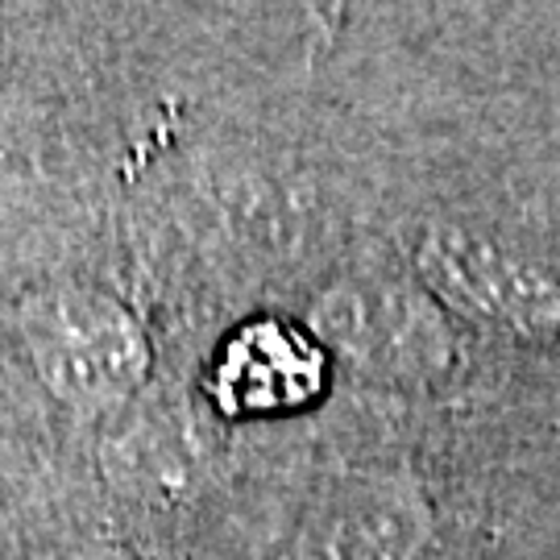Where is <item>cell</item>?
<instances>
[{
	"instance_id": "277c9868",
	"label": "cell",
	"mask_w": 560,
	"mask_h": 560,
	"mask_svg": "<svg viewBox=\"0 0 560 560\" xmlns=\"http://www.w3.org/2000/svg\"><path fill=\"white\" fill-rule=\"evenodd\" d=\"M320 386V349L279 324H249L221 361V395L237 407H287Z\"/></svg>"
},
{
	"instance_id": "3957f363",
	"label": "cell",
	"mask_w": 560,
	"mask_h": 560,
	"mask_svg": "<svg viewBox=\"0 0 560 560\" xmlns=\"http://www.w3.org/2000/svg\"><path fill=\"white\" fill-rule=\"evenodd\" d=\"M420 275L432 295L465 316L520 332H548L560 324V295L552 279L486 237H469L457 229L432 233L420 249Z\"/></svg>"
},
{
	"instance_id": "5b68a950",
	"label": "cell",
	"mask_w": 560,
	"mask_h": 560,
	"mask_svg": "<svg viewBox=\"0 0 560 560\" xmlns=\"http://www.w3.org/2000/svg\"><path fill=\"white\" fill-rule=\"evenodd\" d=\"M399 515H407V511L390 499L349 502L337 527L328 532V552L337 560H402V552H411V532L390 536V527H386Z\"/></svg>"
},
{
	"instance_id": "6da1fadb",
	"label": "cell",
	"mask_w": 560,
	"mask_h": 560,
	"mask_svg": "<svg viewBox=\"0 0 560 560\" xmlns=\"http://www.w3.org/2000/svg\"><path fill=\"white\" fill-rule=\"evenodd\" d=\"M21 337L42 382L80 411L133 395L150 365V349L129 307L92 287H50L25 300Z\"/></svg>"
},
{
	"instance_id": "7a4b0ae2",
	"label": "cell",
	"mask_w": 560,
	"mask_h": 560,
	"mask_svg": "<svg viewBox=\"0 0 560 560\" xmlns=\"http://www.w3.org/2000/svg\"><path fill=\"white\" fill-rule=\"evenodd\" d=\"M312 316L320 337L370 374L428 378L453 358V332L441 307L399 282H340Z\"/></svg>"
}]
</instances>
